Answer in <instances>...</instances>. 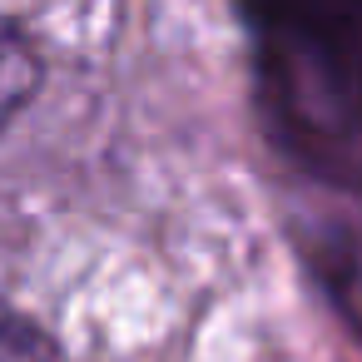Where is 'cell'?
Segmentation results:
<instances>
[{
  "mask_svg": "<svg viewBox=\"0 0 362 362\" xmlns=\"http://www.w3.org/2000/svg\"><path fill=\"white\" fill-rule=\"evenodd\" d=\"M45 80V60H40V45L0 21V129H6L40 90Z\"/></svg>",
  "mask_w": 362,
  "mask_h": 362,
  "instance_id": "1",
  "label": "cell"
},
{
  "mask_svg": "<svg viewBox=\"0 0 362 362\" xmlns=\"http://www.w3.org/2000/svg\"><path fill=\"white\" fill-rule=\"evenodd\" d=\"M0 362H60V347L35 317L0 303Z\"/></svg>",
  "mask_w": 362,
  "mask_h": 362,
  "instance_id": "2",
  "label": "cell"
}]
</instances>
